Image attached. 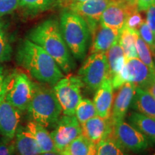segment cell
I'll list each match as a JSON object with an SVG mask.
<instances>
[{"label":"cell","instance_id":"obj_42","mask_svg":"<svg viewBox=\"0 0 155 155\" xmlns=\"http://www.w3.org/2000/svg\"><path fill=\"white\" fill-rule=\"evenodd\" d=\"M154 71H155V60L154 61Z\"/></svg>","mask_w":155,"mask_h":155},{"label":"cell","instance_id":"obj_41","mask_svg":"<svg viewBox=\"0 0 155 155\" xmlns=\"http://www.w3.org/2000/svg\"><path fill=\"white\" fill-rule=\"evenodd\" d=\"M115 1H121V2H135V0H115Z\"/></svg>","mask_w":155,"mask_h":155},{"label":"cell","instance_id":"obj_36","mask_svg":"<svg viewBox=\"0 0 155 155\" xmlns=\"http://www.w3.org/2000/svg\"><path fill=\"white\" fill-rule=\"evenodd\" d=\"M139 12H145L149 7L155 4V0H135Z\"/></svg>","mask_w":155,"mask_h":155},{"label":"cell","instance_id":"obj_45","mask_svg":"<svg viewBox=\"0 0 155 155\" xmlns=\"http://www.w3.org/2000/svg\"><path fill=\"white\" fill-rule=\"evenodd\" d=\"M153 155H155V154H153Z\"/></svg>","mask_w":155,"mask_h":155},{"label":"cell","instance_id":"obj_33","mask_svg":"<svg viewBox=\"0 0 155 155\" xmlns=\"http://www.w3.org/2000/svg\"><path fill=\"white\" fill-rule=\"evenodd\" d=\"M19 7V0H0V17L9 15Z\"/></svg>","mask_w":155,"mask_h":155},{"label":"cell","instance_id":"obj_44","mask_svg":"<svg viewBox=\"0 0 155 155\" xmlns=\"http://www.w3.org/2000/svg\"><path fill=\"white\" fill-rule=\"evenodd\" d=\"M154 38H155V30H154Z\"/></svg>","mask_w":155,"mask_h":155},{"label":"cell","instance_id":"obj_25","mask_svg":"<svg viewBox=\"0 0 155 155\" xmlns=\"http://www.w3.org/2000/svg\"><path fill=\"white\" fill-rule=\"evenodd\" d=\"M109 67V78H112L118 74L125 64V55L119 42L114 45L106 53Z\"/></svg>","mask_w":155,"mask_h":155},{"label":"cell","instance_id":"obj_20","mask_svg":"<svg viewBox=\"0 0 155 155\" xmlns=\"http://www.w3.org/2000/svg\"><path fill=\"white\" fill-rule=\"evenodd\" d=\"M26 128L31 134L33 136L42 153L58 152L50 133L45 127L36 122L30 121L27 124Z\"/></svg>","mask_w":155,"mask_h":155},{"label":"cell","instance_id":"obj_1","mask_svg":"<svg viewBox=\"0 0 155 155\" xmlns=\"http://www.w3.org/2000/svg\"><path fill=\"white\" fill-rule=\"evenodd\" d=\"M17 64L40 83L53 86L64 75L55 60L41 47L28 39L21 40L17 47Z\"/></svg>","mask_w":155,"mask_h":155},{"label":"cell","instance_id":"obj_26","mask_svg":"<svg viewBox=\"0 0 155 155\" xmlns=\"http://www.w3.org/2000/svg\"><path fill=\"white\" fill-rule=\"evenodd\" d=\"M75 115L81 125L88 119L98 116L94 101L88 98L81 99L75 108Z\"/></svg>","mask_w":155,"mask_h":155},{"label":"cell","instance_id":"obj_4","mask_svg":"<svg viewBox=\"0 0 155 155\" xmlns=\"http://www.w3.org/2000/svg\"><path fill=\"white\" fill-rule=\"evenodd\" d=\"M62 35L71 55L77 61L85 59L91 33L87 22L80 15L65 9L60 17Z\"/></svg>","mask_w":155,"mask_h":155},{"label":"cell","instance_id":"obj_6","mask_svg":"<svg viewBox=\"0 0 155 155\" xmlns=\"http://www.w3.org/2000/svg\"><path fill=\"white\" fill-rule=\"evenodd\" d=\"M77 75L82 81L84 88L91 92L96 91L104 81L109 78V67L106 53L89 55Z\"/></svg>","mask_w":155,"mask_h":155},{"label":"cell","instance_id":"obj_15","mask_svg":"<svg viewBox=\"0 0 155 155\" xmlns=\"http://www.w3.org/2000/svg\"><path fill=\"white\" fill-rule=\"evenodd\" d=\"M81 126L82 134L96 145L111 136L113 128L111 119L99 116L88 119Z\"/></svg>","mask_w":155,"mask_h":155},{"label":"cell","instance_id":"obj_31","mask_svg":"<svg viewBox=\"0 0 155 155\" xmlns=\"http://www.w3.org/2000/svg\"><path fill=\"white\" fill-rule=\"evenodd\" d=\"M144 21L140 14V12L135 10L128 15L124 26L131 30L137 32Z\"/></svg>","mask_w":155,"mask_h":155},{"label":"cell","instance_id":"obj_24","mask_svg":"<svg viewBox=\"0 0 155 155\" xmlns=\"http://www.w3.org/2000/svg\"><path fill=\"white\" fill-rule=\"evenodd\" d=\"M138 32L133 31L127 27L120 30L119 44L123 50L126 59L138 58L136 48V38Z\"/></svg>","mask_w":155,"mask_h":155},{"label":"cell","instance_id":"obj_11","mask_svg":"<svg viewBox=\"0 0 155 155\" xmlns=\"http://www.w3.org/2000/svg\"><path fill=\"white\" fill-rule=\"evenodd\" d=\"M138 10L136 2L112 0L101 17L100 24L113 30L120 31L124 27L128 15Z\"/></svg>","mask_w":155,"mask_h":155},{"label":"cell","instance_id":"obj_43","mask_svg":"<svg viewBox=\"0 0 155 155\" xmlns=\"http://www.w3.org/2000/svg\"><path fill=\"white\" fill-rule=\"evenodd\" d=\"M61 155H65V154H64L63 153H61Z\"/></svg>","mask_w":155,"mask_h":155},{"label":"cell","instance_id":"obj_22","mask_svg":"<svg viewBox=\"0 0 155 155\" xmlns=\"http://www.w3.org/2000/svg\"><path fill=\"white\" fill-rule=\"evenodd\" d=\"M61 153L65 155H97V145L81 134Z\"/></svg>","mask_w":155,"mask_h":155},{"label":"cell","instance_id":"obj_38","mask_svg":"<svg viewBox=\"0 0 155 155\" xmlns=\"http://www.w3.org/2000/svg\"><path fill=\"white\" fill-rule=\"evenodd\" d=\"M87 1V0H61V5L63 6V7L67 8L68 6L75 3H78V2H83Z\"/></svg>","mask_w":155,"mask_h":155},{"label":"cell","instance_id":"obj_10","mask_svg":"<svg viewBox=\"0 0 155 155\" xmlns=\"http://www.w3.org/2000/svg\"><path fill=\"white\" fill-rule=\"evenodd\" d=\"M81 134V126L75 115L61 116L50 132L56 150L60 153Z\"/></svg>","mask_w":155,"mask_h":155},{"label":"cell","instance_id":"obj_27","mask_svg":"<svg viewBox=\"0 0 155 155\" xmlns=\"http://www.w3.org/2000/svg\"><path fill=\"white\" fill-rule=\"evenodd\" d=\"M97 155H129L110 136L97 144Z\"/></svg>","mask_w":155,"mask_h":155},{"label":"cell","instance_id":"obj_9","mask_svg":"<svg viewBox=\"0 0 155 155\" xmlns=\"http://www.w3.org/2000/svg\"><path fill=\"white\" fill-rule=\"evenodd\" d=\"M111 137L124 150L129 152H143L150 145V141L143 134L125 121L113 125Z\"/></svg>","mask_w":155,"mask_h":155},{"label":"cell","instance_id":"obj_19","mask_svg":"<svg viewBox=\"0 0 155 155\" xmlns=\"http://www.w3.org/2000/svg\"><path fill=\"white\" fill-rule=\"evenodd\" d=\"M131 107L135 111L155 119V98L144 89L136 88Z\"/></svg>","mask_w":155,"mask_h":155},{"label":"cell","instance_id":"obj_34","mask_svg":"<svg viewBox=\"0 0 155 155\" xmlns=\"http://www.w3.org/2000/svg\"><path fill=\"white\" fill-rule=\"evenodd\" d=\"M9 73L5 71L2 65H0V101L5 98Z\"/></svg>","mask_w":155,"mask_h":155},{"label":"cell","instance_id":"obj_3","mask_svg":"<svg viewBox=\"0 0 155 155\" xmlns=\"http://www.w3.org/2000/svg\"><path fill=\"white\" fill-rule=\"evenodd\" d=\"M26 111L31 121L45 128L55 127L63 113L53 89L40 83H35L33 96Z\"/></svg>","mask_w":155,"mask_h":155},{"label":"cell","instance_id":"obj_12","mask_svg":"<svg viewBox=\"0 0 155 155\" xmlns=\"http://www.w3.org/2000/svg\"><path fill=\"white\" fill-rule=\"evenodd\" d=\"M112 0H87L71 5L65 9L80 15L88 24L93 33L100 24L101 17Z\"/></svg>","mask_w":155,"mask_h":155},{"label":"cell","instance_id":"obj_30","mask_svg":"<svg viewBox=\"0 0 155 155\" xmlns=\"http://www.w3.org/2000/svg\"><path fill=\"white\" fill-rule=\"evenodd\" d=\"M138 34L140 38L142 39L146 43L150 46V48L152 50V53L155 52V38H154V32L151 30L148 25L147 24L146 21L143 22V24L141 25L140 28H139Z\"/></svg>","mask_w":155,"mask_h":155},{"label":"cell","instance_id":"obj_13","mask_svg":"<svg viewBox=\"0 0 155 155\" xmlns=\"http://www.w3.org/2000/svg\"><path fill=\"white\" fill-rule=\"evenodd\" d=\"M137 86L131 83H126L118 89L110 116L112 125L124 121L128 109L131 106Z\"/></svg>","mask_w":155,"mask_h":155},{"label":"cell","instance_id":"obj_14","mask_svg":"<svg viewBox=\"0 0 155 155\" xmlns=\"http://www.w3.org/2000/svg\"><path fill=\"white\" fill-rule=\"evenodd\" d=\"M21 112L5 98L0 101V134L13 139L20 121Z\"/></svg>","mask_w":155,"mask_h":155},{"label":"cell","instance_id":"obj_28","mask_svg":"<svg viewBox=\"0 0 155 155\" xmlns=\"http://www.w3.org/2000/svg\"><path fill=\"white\" fill-rule=\"evenodd\" d=\"M136 48H137V55L140 61L149 67L152 71H154V63L152 58V51L150 46L137 35L136 38Z\"/></svg>","mask_w":155,"mask_h":155},{"label":"cell","instance_id":"obj_18","mask_svg":"<svg viewBox=\"0 0 155 155\" xmlns=\"http://www.w3.org/2000/svg\"><path fill=\"white\" fill-rule=\"evenodd\" d=\"M15 150L18 155H38L41 152L33 136L26 127L19 126L14 137Z\"/></svg>","mask_w":155,"mask_h":155},{"label":"cell","instance_id":"obj_23","mask_svg":"<svg viewBox=\"0 0 155 155\" xmlns=\"http://www.w3.org/2000/svg\"><path fill=\"white\" fill-rule=\"evenodd\" d=\"M55 4V0H19V7L28 17L36 16L49 10Z\"/></svg>","mask_w":155,"mask_h":155},{"label":"cell","instance_id":"obj_16","mask_svg":"<svg viewBox=\"0 0 155 155\" xmlns=\"http://www.w3.org/2000/svg\"><path fill=\"white\" fill-rule=\"evenodd\" d=\"M120 31L108 28L101 24L91 34L92 43L89 55L94 53H106L114 44L119 41Z\"/></svg>","mask_w":155,"mask_h":155},{"label":"cell","instance_id":"obj_37","mask_svg":"<svg viewBox=\"0 0 155 155\" xmlns=\"http://www.w3.org/2000/svg\"><path fill=\"white\" fill-rule=\"evenodd\" d=\"M144 90H146L147 92H149L152 96L155 98V75L151 79L150 82L147 83V85L144 87Z\"/></svg>","mask_w":155,"mask_h":155},{"label":"cell","instance_id":"obj_39","mask_svg":"<svg viewBox=\"0 0 155 155\" xmlns=\"http://www.w3.org/2000/svg\"><path fill=\"white\" fill-rule=\"evenodd\" d=\"M5 22H3V20L1 19V17H0V33H1L2 32H3V31H5Z\"/></svg>","mask_w":155,"mask_h":155},{"label":"cell","instance_id":"obj_2","mask_svg":"<svg viewBox=\"0 0 155 155\" xmlns=\"http://www.w3.org/2000/svg\"><path fill=\"white\" fill-rule=\"evenodd\" d=\"M26 38L41 47L55 60L65 74L75 68V62L62 35L59 21L48 18L29 31Z\"/></svg>","mask_w":155,"mask_h":155},{"label":"cell","instance_id":"obj_5","mask_svg":"<svg viewBox=\"0 0 155 155\" xmlns=\"http://www.w3.org/2000/svg\"><path fill=\"white\" fill-rule=\"evenodd\" d=\"M35 82L26 73L13 70L9 73L5 98L22 113L25 111L34 94Z\"/></svg>","mask_w":155,"mask_h":155},{"label":"cell","instance_id":"obj_29","mask_svg":"<svg viewBox=\"0 0 155 155\" xmlns=\"http://www.w3.org/2000/svg\"><path fill=\"white\" fill-rule=\"evenodd\" d=\"M12 54L10 40L5 30L0 33V65L10 61Z\"/></svg>","mask_w":155,"mask_h":155},{"label":"cell","instance_id":"obj_35","mask_svg":"<svg viewBox=\"0 0 155 155\" xmlns=\"http://www.w3.org/2000/svg\"><path fill=\"white\" fill-rule=\"evenodd\" d=\"M147 12L146 22L150 28L154 32L155 30V4L149 7Z\"/></svg>","mask_w":155,"mask_h":155},{"label":"cell","instance_id":"obj_17","mask_svg":"<svg viewBox=\"0 0 155 155\" xmlns=\"http://www.w3.org/2000/svg\"><path fill=\"white\" fill-rule=\"evenodd\" d=\"M114 91L111 78H108L95 91L94 104L98 116L110 119L114 104Z\"/></svg>","mask_w":155,"mask_h":155},{"label":"cell","instance_id":"obj_7","mask_svg":"<svg viewBox=\"0 0 155 155\" xmlns=\"http://www.w3.org/2000/svg\"><path fill=\"white\" fill-rule=\"evenodd\" d=\"M83 84L78 75H70L62 78L53 86L63 115L74 116L78 104L82 99L81 88Z\"/></svg>","mask_w":155,"mask_h":155},{"label":"cell","instance_id":"obj_32","mask_svg":"<svg viewBox=\"0 0 155 155\" xmlns=\"http://www.w3.org/2000/svg\"><path fill=\"white\" fill-rule=\"evenodd\" d=\"M14 139H11L5 137H0V155H15Z\"/></svg>","mask_w":155,"mask_h":155},{"label":"cell","instance_id":"obj_40","mask_svg":"<svg viewBox=\"0 0 155 155\" xmlns=\"http://www.w3.org/2000/svg\"><path fill=\"white\" fill-rule=\"evenodd\" d=\"M38 155H61L60 152H44L40 153Z\"/></svg>","mask_w":155,"mask_h":155},{"label":"cell","instance_id":"obj_21","mask_svg":"<svg viewBox=\"0 0 155 155\" xmlns=\"http://www.w3.org/2000/svg\"><path fill=\"white\" fill-rule=\"evenodd\" d=\"M128 123L143 134L149 141L155 144V119L133 111L128 116Z\"/></svg>","mask_w":155,"mask_h":155},{"label":"cell","instance_id":"obj_8","mask_svg":"<svg viewBox=\"0 0 155 155\" xmlns=\"http://www.w3.org/2000/svg\"><path fill=\"white\" fill-rule=\"evenodd\" d=\"M155 75L150 68L138 58L125 60L121 71L111 78L114 89H119L126 83H131L139 88H144Z\"/></svg>","mask_w":155,"mask_h":155}]
</instances>
